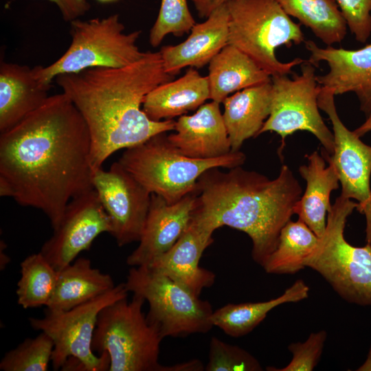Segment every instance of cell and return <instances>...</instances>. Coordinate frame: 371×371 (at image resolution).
<instances>
[{"mask_svg":"<svg viewBox=\"0 0 371 371\" xmlns=\"http://www.w3.org/2000/svg\"><path fill=\"white\" fill-rule=\"evenodd\" d=\"M20 269L18 304L25 309L46 307L54 292L58 271L40 252L27 256Z\"/></svg>","mask_w":371,"mask_h":371,"instance_id":"obj_29","label":"cell"},{"mask_svg":"<svg viewBox=\"0 0 371 371\" xmlns=\"http://www.w3.org/2000/svg\"><path fill=\"white\" fill-rule=\"evenodd\" d=\"M210 99L221 103L233 92L271 81V75L236 47L227 45L209 63Z\"/></svg>","mask_w":371,"mask_h":371,"instance_id":"obj_24","label":"cell"},{"mask_svg":"<svg viewBox=\"0 0 371 371\" xmlns=\"http://www.w3.org/2000/svg\"><path fill=\"white\" fill-rule=\"evenodd\" d=\"M52 87L41 82L33 68L0 63V133L9 131L41 106Z\"/></svg>","mask_w":371,"mask_h":371,"instance_id":"obj_20","label":"cell"},{"mask_svg":"<svg viewBox=\"0 0 371 371\" xmlns=\"http://www.w3.org/2000/svg\"><path fill=\"white\" fill-rule=\"evenodd\" d=\"M200 17L207 18L216 8L229 0H192Z\"/></svg>","mask_w":371,"mask_h":371,"instance_id":"obj_36","label":"cell"},{"mask_svg":"<svg viewBox=\"0 0 371 371\" xmlns=\"http://www.w3.org/2000/svg\"><path fill=\"white\" fill-rule=\"evenodd\" d=\"M173 77L164 70L159 52L148 51L125 67H93L55 78L87 124L93 171L116 151L174 130L175 120L153 121L142 109L146 95Z\"/></svg>","mask_w":371,"mask_h":371,"instance_id":"obj_2","label":"cell"},{"mask_svg":"<svg viewBox=\"0 0 371 371\" xmlns=\"http://www.w3.org/2000/svg\"><path fill=\"white\" fill-rule=\"evenodd\" d=\"M71 23V43L67 51L48 66L33 71L43 84L52 87L55 78L93 67L119 68L139 60L145 54L137 45L141 31L125 33L118 14Z\"/></svg>","mask_w":371,"mask_h":371,"instance_id":"obj_8","label":"cell"},{"mask_svg":"<svg viewBox=\"0 0 371 371\" xmlns=\"http://www.w3.org/2000/svg\"><path fill=\"white\" fill-rule=\"evenodd\" d=\"M195 23L187 0H161L157 18L150 31V43L157 47L169 34L181 36L188 33Z\"/></svg>","mask_w":371,"mask_h":371,"instance_id":"obj_31","label":"cell"},{"mask_svg":"<svg viewBox=\"0 0 371 371\" xmlns=\"http://www.w3.org/2000/svg\"><path fill=\"white\" fill-rule=\"evenodd\" d=\"M307 165L299 168L301 177L306 181V190L294 207V214L319 238L324 234L330 210V193L339 188V178L331 163L326 166L325 159L317 151L306 155Z\"/></svg>","mask_w":371,"mask_h":371,"instance_id":"obj_21","label":"cell"},{"mask_svg":"<svg viewBox=\"0 0 371 371\" xmlns=\"http://www.w3.org/2000/svg\"><path fill=\"white\" fill-rule=\"evenodd\" d=\"M125 286L128 292L148 303V322L157 328L163 338L205 333L214 326L212 308L188 289L147 267H132Z\"/></svg>","mask_w":371,"mask_h":371,"instance_id":"obj_10","label":"cell"},{"mask_svg":"<svg viewBox=\"0 0 371 371\" xmlns=\"http://www.w3.org/2000/svg\"><path fill=\"white\" fill-rule=\"evenodd\" d=\"M124 282L85 303L64 311L45 308L41 318L30 317V326L53 340L52 364L54 370L109 371L110 359L104 352L97 356L91 344L98 317L106 306L127 297Z\"/></svg>","mask_w":371,"mask_h":371,"instance_id":"obj_9","label":"cell"},{"mask_svg":"<svg viewBox=\"0 0 371 371\" xmlns=\"http://www.w3.org/2000/svg\"><path fill=\"white\" fill-rule=\"evenodd\" d=\"M59 8L63 19L72 21L84 15L91 8L87 0H48Z\"/></svg>","mask_w":371,"mask_h":371,"instance_id":"obj_35","label":"cell"},{"mask_svg":"<svg viewBox=\"0 0 371 371\" xmlns=\"http://www.w3.org/2000/svg\"><path fill=\"white\" fill-rule=\"evenodd\" d=\"M100 2H102V3H106V2H111V1H116V0H98Z\"/></svg>","mask_w":371,"mask_h":371,"instance_id":"obj_40","label":"cell"},{"mask_svg":"<svg viewBox=\"0 0 371 371\" xmlns=\"http://www.w3.org/2000/svg\"><path fill=\"white\" fill-rule=\"evenodd\" d=\"M319 237L301 220L289 221L282 227L277 247L262 266L272 274H294L304 269L305 261Z\"/></svg>","mask_w":371,"mask_h":371,"instance_id":"obj_28","label":"cell"},{"mask_svg":"<svg viewBox=\"0 0 371 371\" xmlns=\"http://www.w3.org/2000/svg\"><path fill=\"white\" fill-rule=\"evenodd\" d=\"M175 133L169 142L184 155L196 159H215L232 152L220 103L202 104L190 115H183L175 121Z\"/></svg>","mask_w":371,"mask_h":371,"instance_id":"obj_17","label":"cell"},{"mask_svg":"<svg viewBox=\"0 0 371 371\" xmlns=\"http://www.w3.org/2000/svg\"><path fill=\"white\" fill-rule=\"evenodd\" d=\"M308 295V286L302 280H297L276 298L265 302L227 304L213 311L210 319L214 326L227 335L242 337L251 332L276 306L300 302Z\"/></svg>","mask_w":371,"mask_h":371,"instance_id":"obj_26","label":"cell"},{"mask_svg":"<svg viewBox=\"0 0 371 371\" xmlns=\"http://www.w3.org/2000/svg\"><path fill=\"white\" fill-rule=\"evenodd\" d=\"M327 333L324 330L312 333L304 342L292 343L288 349L292 353L291 361L284 368H267L269 371H311L318 363L323 352Z\"/></svg>","mask_w":371,"mask_h":371,"instance_id":"obj_33","label":"cell"},{"mask_svg":"<svg viewBox=\"0 0 371 371\" xmlns=\"http://www.w3.org/2000/svg\"><path fill=\"white\" fill-rule=\"evenodd\" d=\"M353 131L359 137L371 131V114L367 117L366 121L361 125Z\"/></svg>","mask_w":371,"mask_h":371,"instance_id":"obj_37","label":"cell"},{"mask_svg":"<svg viewBox=\"0 0 371 371\" xmlns=\"http://www.w3.org/2000/svg\"><path fill=\"white\" fill-rule=\"evenodd\" d=\"M290 16L298 19L327 46L340 43L346 21L335 0H276Z\"/></svg>","mask_w":371,"mask_h":371,"instance_id":"obj_27","label":"cell"},{"mask_svg":"<svg viewBox=\"0 0 371 371\" xmlns=\"http://www.w3.org/2000/svg\"><path fill=\"white\" fill-rule=\"evenodd\" d=\"M310 52L308 61L315 67L326 62L329 71L317 76L318 84L335 95L353 92L360 103V110L366 117L371 114V43L350 50L326 46L322 48L311 40L305 41Z\"/></svg>","mask_w":371,"mask_h":371,"instance_id":"obj_15","label":"cell"},{"mask_svg":"<svg viewBox=\"0 0 371 371\" xmlns=\"http://www.w3.org/2000/svg\"><path fill=\"white\" fill-rule=\"evenodd\" d=\"M357 371H371V346L367 357L363 363L357 370Z\"/></svg>","mask_w":371,"mask_h":371,"instance_id":"obj_38","label":"cell"},{"mask_svg":"<svg viewBox=\"0 0 371 371\" xmlns=\"http://www.w3.org/2000/svg\"><path fill=\"white\" fill-rule=\"evenodd\" d=\"M213 243L212 235L201 230L191 221L183 234L166 252L147 267L181 284L195 295L214 283L215 274L199 266L203 251Z\"/></svg>","mask_w":371,"mask_h":371,"instance_id":"obj_19","label":"cell"},{"mask_svg":"<svg viewBox=\"0 0 371 371\" xmlns=\"http://www.w3.org/2000/svg\"><path fill=\"white\" fill-rule=\"evenodd\" d=\"M54 342L45 333L34 338H27L15 348L7 352L0 361L3 371L48 370L54 350Z\"/></svg>","mask_w":371,"mask_h":371,"instance_id":"obj_30","label":"cell"},{"mask_svg":"<svg viewBox=\"0 0 371 371\" xmlns=\"http://www.w3.org/2000/svg\"><path fill=\"white\" fill-rule=\"evenodd\" d=\"M195 200V191L172 204L157 194H151L139 245L127 257L126 264L131 267L148 266L168 251L188 227Z\"/></svg>","mask_w":371,"mask_h":371,"instance_id":"obj_16","label":"cell"},{"mask_svg":"<svg viewBox=\"0 0 371 371\" xmlns=\"http://www.w3.org/2000/svg\"><path fill=\"white\" fill-rule=\"evenodd\" d=\"M91 139L61 93L0 134V196L42 211L53 229L69 201L93 189Z\"/></svg>","mask_w":371,"mask_h":371,"instance_id":"obj_1","label":"cell"},{"mask_svg":"<svg viewBox=\"0 0 371 371\" xmlns=\"http://www.w3.org/2000/svg\"><path fill=\"white\" fill-rule=\"evenodd\" d=\"M210 99L207 76L190 67L180 78L161 84L145 97L142 109L153 121L172 120L199 108Z\"/></svg>","mask_w":371,"mask_h":371,"instance_id":"obj_22","label":"cell"},{"mask_svg":"<svg viewBox=\"0 0 371 371\" xmlns=\"http://www.w3.org/2000/svg\"><path fill=\"white\" fill-rule=\"evenodd\" d=\"M115 286L111 276L93 267L89 259L78 258L58 271L56 286L46 309L69 310L110 291Z\"/></svg>","mask_w":371,"mask_h":371,"instance_id":"obj_25","label":"cell"},{"mask_svg":"<svg viewBox=\"0 0 371 371\" xmlns=\"http://www.w3.org/2000/svg\"><path fill=\"white\" fill-rule=\"evenodd\" d=\"M9 260L10 258H8V256H6L5 254V252H4V247L3 248V251H2V249L1 248V269H3L5 266L8 264L9 262Z\"/></svg>","mask_w":371,"mask_h":371,"instance_id":"obj_39","label":"cell"},{"mask_svg":"<svg viewBox=\"0 0 371 371\" xmlns=\"http://www.w3.org/2000/svg\"><path fill=\"white\" fill-rule=\"evenodd\" d=\"M271 81L244 89L223 102V117L232 151H238L243 142L257 137L271 112Z\"/></svg>","mask_w":371,"mask_h":371,"instance_id":"obj_23","label":"cell"},{"mask_svg":"<svg viewBox=\"0 0 371 371\" xmlns=\"http://www.w3.org/2000/svg\"><path fill=\"white\" fill-rule=\"evenodd\" d=\"M93 189L109 217L110 234L122 247L139 242L149 210L151 194L119 162L108 170L93 172Z\"/></svg>","mask_w":371,"mask_h":371,"instance_id":"obj_13","label":"cell"},{"mask_svg":"<svg viewBox=\"0 0 371 371\" xmlns=\"http://www.w3.org/2000/svg\"><path fill=\"white\" fill-rule=\"evenodd\" d=\"M145 300L133 295L117 300L99 313L92 340V350L106 352L109 371H191V361L165 366L159 361L164 339L142 311Z\"/></svg>","mask_w":371,"mask_h":371,"instance_id":"obj_4","label":"cell"},{"mask_svg":"<svg viewBox=\"0 0 371 371\" xmlns=\"http://www.w3.org/2000/svg\"><path fill=\"white\" fill-rule=\"evenodd\" d=\"M228 44L252 58L271 76L288 75L305 60L280 62L278 47L304 42L300 23L292 21L276 0H229Z\"/></svg>","mask_w":371,"mask_h":371,"instance_id":"obj_6","label":"cell"},{"mask_svg":"<svg viewBox=\"0 0 371 371\" xmlns=\"http://www.w3.org/2000/svg\"><path fill=\"white\" fill-rule=\"evenodd\" d=\"M317 104L332 123L335 141L333 153L329 155L322 150V156L337 172L341 186L340 195L357 201V210L366 216V241L371 246V146L343 124L333 92L321 87Z\"/></svg>","mask_w":371,"mask_h":371,"instance_id":"obj_12","label":"cell"},{"mask_svg":"<svg viewBox=\"0 0 371 371\" xmlns=\"http://www.w3.org/2000/svg\"><path fill=\"white\" fill-rule=\"evenodd\" d=\"M228 10L223 3L204 22L195 23L183 42L162 47L159 53L166 72L175 76L184 67L200 69L209 64L228 45Z\"/></svg>","mask_w":371,"mask_h":371,"instance_id":"obj_18","label":"cell"},{"mask_svg":"<svg viewBox=\"0 0 371 371\" xmlns=\"http://www.w3.org/2000/svg\"><path fill=\"white\" fill-rule=\"evenodd\" d=\"M219 168L199 177L191 221L211 235L222 226L245 232L252 242V259L262 267L294 214L302 188L286 165L273 179L241 166Z\"/></svg>","mask_w":371,"mask_h":371,"instance_id":"obj_3","label":"cell"},{"mask_svg":"<svg viewBox=\"0 0 371 371\" xmlns=\"http://www.w3.org/2000/svg\"><path fill=\"white\" fill-rule=\"evenodd\" d=\"M111 229L109 217L93 189L69 201L59 225L39 252L60 271L89 249L100 234H110Z\"/></svg>","mask_w":371,"mask_h":371,"instance_id":"obj_14","label":"cell"},{"mask_svg":"<svg viewBox=\"0 0 371 371\" xmlns=\"http://www.w3.org/2000/svg\"><path fill=\"white\" fill-rule=\"evenodd\" d=\"M316 76L315 66L308 60L301 64V74H294L292 79L287 75L271 76V112L258 136L267 131L278 133L281 137L280 155L286 138L298 131L312 133L328 155L333 153V133L318 110L317 98L321 86Z\"/></svg>","mask_w":371,"mask_h":371,"instance_id":"obj_11","label":"cell"},{"mask_svg":"<svg viewBox=\"0 0 371 371\" xmlns=\"http://www.w3.org/2000/svg\"><path fill=\"white\" fill-rule=\"evenodd\" d=\"M207 371H261L262 368L252 355L242 348L212 337L210 344Z\"/></svg>","mask_w":371,"mask_h":371,"instance_id":"obj_32","label":"cell"},{"mask_svg":"<svg viewBox=\"0 0 371 371\" xmlns=\"http://www.w3.org/2000/svg\"><path fill=\"white\" fill-rule=\"evenodd\" d=\"M347 26L359 43L371 34V0H335Z\"/></svg>","mask_w":371,"mask_h":371,"instance_id":"obj_34","label":"cell"},{"mask_svg":"<svg viewBox=\"0 0 371 371\" xmlns=\"http://www.w3.org/2000/svg\"><path fill=\"white\" fill-rule=\"evenodd\" d=\"M245 160L240 150L215 159H192L179 152L161 133L126 149L118 161L150 194L172 204L194 192L199 177L207 170L230 169Z\"/></svg>","mask_w":371,"mask_h":371,"instance_id":"obj_5","label":"cell"},{"mask_svg":"<svg viewBox=\"0 0 371 371\" xmlns=\"http://www.w3.org/2000/svg\"><path fill=\"white\" fill-rule=\"evenodd\" d=\"M359 203L340 195L328 212L325 232L305 261L349 303L371 305V246L350 245L344 237L348 217Z\"/></svg>","mask_w":371,"mask_h":371,"instance_id":"obj_7","label":"cell"}]
</instances>
